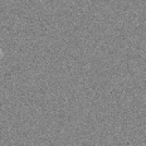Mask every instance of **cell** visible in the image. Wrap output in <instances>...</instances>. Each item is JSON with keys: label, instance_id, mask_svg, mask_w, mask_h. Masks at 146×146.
Segmentation results:
<instances>
[{"label": "cell", "instance_id": "1", "mask_svg": "<svg viewBox=\"0 0 146 146\" xmlns=\"http://www.w3.org/2000/svg\"><path fill=\"white\" fill-rule=\"evenodd\" d=\"M1 57H3V50L0 49V58H1Z\"/></svg>", "mask_w": 146, "mask_h": 146}]
</instances>
